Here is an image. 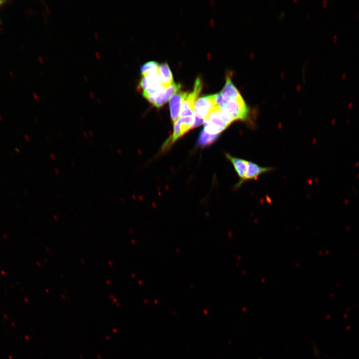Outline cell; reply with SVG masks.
Returning a JSON list of instances; mask_svg holds the SVG:
<instances>
[{
  "label": "cell",
  "instance_id": "10",
  "mask_svg": "<svg viewBox=\"0 0 359 359\" xmlns=\"http://www.w3.org/2000/svg\"><path fill=\"white\" fill-rule=\"evenodd\" d=\"M271 170L270 168L260 167L255 163L248 162L243 182L247 180H255L262 174L270 171Z\"/></svg>",
  "mask_w": 359,
  "mask_h": 359
},
{
  "label": "cell",
  "instance_id": "13",
  "mask_svg": "<svg viewBox=\"0 0 359 359\" xmlns=\"http://www.w3.org/2000/svg\"><path fill=\"white\" fill-rule=\"evenodd\" d=\"M218 135H211L203 130L200 134L197 144L199 146H205L212 143Z\"/></svg>",
  "mask_w": 359,
  "mask_h": 359
},
{
  "label": "cell",
  "instance_id": "8",
  "mask_svg": "<svg viewBox=\"0 0 359 359\" xmlns=\"http://www.w3.org/2000/svg\"><path fill=\"white\" fill-rule=\"evenodd\" d=\"M220 93L222 97L226 100L236 98L242 96L239 91L232 82L230 77L228 75L226 76L224 86Z\"/></svg>",
  "mask_w": 359,
  "mask_h": 359
},
{
  "label": "cell",
  "instance_id": "7",
  "mask_svg": "<svg viewBox=\"0 0 359 359\" xmlns=\"http://www.w3.org/2000/svg\"><path fill=\"white\" fill-rule=\"evenodd\" d=\"M187 94V92L178 91L170 99L171 116L174 123L178 119L182 103Z\"/></svg>",
  "mask_w": 359,
  "mask_h": 359
},
{
  "label": "cell",
  "instance_id": "9",
  "mask_svg": "<svg viewBox=\"0 0 359 359\" xmlns=\"http://www.w3.org/2000/svg\"><path fill=\"white\" fill-rule=\"evenodd\" d=\"M226 157L232 163L236 172L240 178V181L237 183V185L239 186L243 182L248 161L243 159L233 157L228 154H226Z\"/></svg>",
  "mask_w": 359,
  "mask_h": 359
},
{
  "label": "cell",
  "instance_id": "14",
  "mask_svg": "<svg viewBox=\"0 0 359 359\" xmlns=\"http://www.w3.org/2000/svg\"><path fill=\"white\" fill-rule=\"evenodd\" d=\"M160 64L156 61H150L143 64L140 67V72L142 74L147 72L158 70Z\"/></svg>",
  "mask_w": 359,
  "mask_h": 359
},
{
  "label": "cell",
  "instance_id": "15",
  "mask_svg": "<svg viewBox=\"0 0 359 359\" xmlns=\"http://www.w3.org/2000/svg\"><path fill=\"white\" fill-rule=\"evenodd\" d=\"M166 88V87L163 84L156 86L149 87L143 91V95L145 98L148 96L157 94L164 91Z\"/></svg>",
  "mask_w": 359,
  "mask_h": 359
},
{
  "label": "cell",
  "instance_id": "6",
  "mask_svg": "<svg viewBox=\"0 0 359 359\" xmlns=\"http://www.w3.org/2000/svg\"><path fill=\"white\" fill-rule=\"evenodd\" d=\"M181 87L180 83L173 82L162 92L157 94L148 96L146 98L157 108H160L165 104Z\"/></svg>",
  "mask_w": 359,
  "mask_h": 359
},
{
  "label": "cell",
  "instance_id": "1",
  "mask_svg": "<svg viewBox=\"0 0 359 359\" xmlns=\"http://www.w3.org/2000/svg\"><path fill=\"white\" fill-rule=\"evenodd\" d=\"M234 121L225 111L217 107L204 121V131L206 133L218 135Z\"/></svg>",
  "mask_w": 359,
  "mask_h": 359
},
{
  "label": "cell",
  "instance_id": "4",
  "mask_svg": "<svg viewBox=\"0 0 359 359\" xmlns=\"http://www.w3.org/2000/svg\"><path fill=\"white\" fill-rule=\"evenodd\" d=\"M202 87V82L200 77L198 76L194 82L193 90L188 93L186 97L182 103L180 116H194V106L195 102Z\"/></svg>",
  "mask_w": 359,
  "mask_h": 359
},
{
  "label": "cell",
  "instance_id": "12",
  "mask_svg": "<svg viewBox=\"0 0 359 359\" xmlns=\"http://www.w3.org/2000/svg\"><path fill=\"white\" fill-rule=\"evenodd\" d=\"M142 75L146 78L149 87H156L162 84V79L158 69L147 72L143 74Z\"/></svg>",
  "mask_w": 359,
  "mask_h": 359
},
{
  "label": "cell",
  "instance_id": "3",
  "mask_svg": "<svg viewBox=\"0 0 359 359\" xmlns=\"http://www.w3.org/2000/svg\"><path fill=\"white\" fill-rule=\"evenodd\" d=\"M221 109L227 112L234 121L246 120L249 114V108L242 96L229 100Z\"/></svg>",
  "mask_w": 359,
  "mask_h": 359
},
{
  "label": "cell",
  "instance_id": "2",
  "mask_svg": "<svg viewBox=\"0 0 359 359\" xmlns=\"http://www.w3.org/2000/svg\"><path fill=\"white\" fill-rule=\"evenodd\" d=\"M217 107L218 106L215 101L214 94L198 98L194 106L195 117L192 128H196L202 124Z\"/></svg>",
  "mask_w": 359,
  "mask_h": 359
},
{
  "label": "cell",
  "instance_id": "5",
  "mask_svg": "<svg viewBox=\"0 0 359 359\" xmlns=\"http://www.w3.org/2000/svg\"><path fill=\"white\" fill-rule=\"evenodd\" d=\"M194 122V116L182 117L178 119L174 123L172 136L165 143L164 148H166L169 145L171 146L172 144L187 133L192 128Z\"/></svg>",
  "mask_w": 359,
  "mask_h": 359
},
{
  "label": "cell",
  "instance_id": "16",
  "mask_svg": "<svg viewBox=\"0 0 359 359\" xmlns=\"http://www.w3.org/2000/svg\"><path fill=\"white\" fill-rule=\"evenodd\" d=\"M4 2V1L0 0V5L2 4Z\"/></svg>",
  "mask_w": 359,
  "mask_h": 359
},
{
  "label": "cell",
  "instance_id": "11",
  "mask_svg": "<svg viewBox=\"0 0 359 359\" xmlns=\"http://www.w3.org/2000/svg\"><path fill=\"white\" fill-rule=\"evenodd\" d=\"M158 70L163 85L167 87L174 82L173 74L167 63L164 62L161 64Z\"/></svg>",
  "mask_w": 359,
  "mask_h": 359
}]
</instances>
